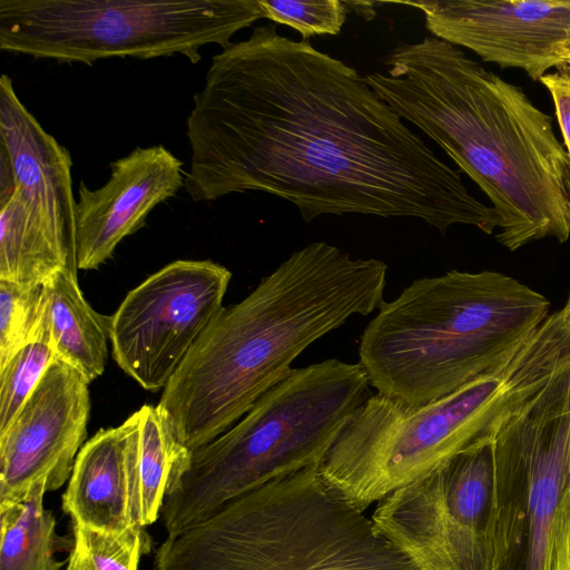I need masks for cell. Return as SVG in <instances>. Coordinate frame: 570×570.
I'll list each match as a JSON object with an SVG mask.
<instances>
[{
	"label": "cell",
	"instance_id": "obj_13",
	"mask_svg": "<svg viewBox=\"0 0 570 570\" xmlns=\"http://www.w3.org/2000/svg\"><path fill=\"white\" fill-rule=\"evenodd\" d=\"M420 9L432 36L483 61L520 68L540 81L570 49V0H432Z\"/></svg>",
	"mask_w": 570,
	"mask_h": 570
},
{
	"label": "cell",
	"instance_id": "obj_5",
	"mask_svg": "<svg viewBox=\"0 0 570 570\" xmlns=\"http://www.w3.org/2000/svg\"><path fill=\"white\" fill-rule=\"evenodd\" d=\"M153 570L420 569L309 466L167 535Z\"/></svg>",
	"mask_w": 570,
	"mask_h": 570
},
{
	"label": "cell",
	"instance_id": "obj_7",
	"mask_svg": "<svg viewBox=\"0 0 570 570\" xmlns=\"http://www.w3.org/2000/svg\"><path fill=\"white\" fill-rule=\"evenodd\" d=\"M537 362L517 351L455 392L425 404L371 394L318 465L324 482L364 511L498 431L542 389Z\"/></svg>",
	"mask_w": 570,
	"mask_h": 570
},
{
	"label": "cell",
	"instance_id": "obj_8",
	"mask_svg": "<svg viewBox=\"0 0 570 570\" xmlns=\"http://www.w3.org/2000/svg\"><path fill=\"white\" fill-rule=\"evenodd\" d=\"M263 19L258 0H0V49L91 66L109 58L226 49L235 33Z\"/></svg>",
	"mask_w": 570,
	"mask_h": 570
},
{
	"label": "cell",
	"instance_id": "obj_9",
	"mask_svg": "<svg viewBox=\"0 0 570 570\" xmlns=\"http://www.w3.org/2000/svg\"><path fill=\"white\" fill-rule=\"evenodd\" d=\"M490 570H546L570 485V368L495 434Z\"/></svg>",
	"mask_w": 570,
	"mask_h": 570
},
{
	"label": "cell",
	"instance_id": "obj_6",
	"mask_svg": "<svg viewBox=\"0 0 570 570\" xmlns=\"http://www.w3.org/2000/svg\"><path fill=\"white\" fill-rule=\"evenodd\" d=\"M360 363L336 358L292 368L226 432L173 472L160 518L167 535L273 480L318 466L371 395Z\"/></svg>",
	"mask_w": 570,
	"mask_h": 570
},
{
	"label": "cell",
	"instance_id": "obj_24",
	"mask_svg": "<svg viewBox=\"0 0 570 570\" xmlns=\"http://www.w3.org/2000/svg\"><path fill=\"white\" fill-rule=\"evenodd\" d=\"M540 82L551 95L564 146L570 156V66L563 65L554 72L546 73Z\"/></svg>",
	"mask_w": 570,
	"mask_h": 570
},
{
	"label": "cell",
	"instance_id": "obj_2",
	"mask_svg": "<svg viewBox=\"0 0 570 570\" xmlns=\"http://www.w3.org/2000/svg\"><path fill=\"white\" fill-rule=\"evenodd\" d=\"M364 76L488 196L510 250L570 237V156L524 91L434 36L400 43Z\"/></svg>",
	"mask_w": 570,
	"mask_h": 570
},
{
	"label": "cell",
	"instance_id": "obj_14",
	"mask_svg": "<svg viewBox=\"0 0 570 570\" xmlns=\"http://www.w3.org/2000/svg\"><path fill=\"white\" fill-rule=\"evenodd\" d=\"M105 185L78 188L75 266L97 269L159 204L185 186L183 161L163 145L136 147L110 163Z\"/></svg>",
	"mask_w": 570,
	"mask_h": 570
},
{
	"label": "cell",
	"instance_id": "obj_4",
	"mask_svg": "<svg viewBox=\"0 0 570 570\" xmlns=\"http://www.w3.org/2000/svg\"><path fill=\"white\" fill-rule=\"evenodd\" d=\"M549 314L544 295L500 272L419 278L381 303L358 363L379 393L430 403L505 360Z\"/></svg>",
	"mask_w": 570,
	"mask_h": 570
},
{
	"label": "cell",
	"instance_id": "obj_11",
	"mask_svg": "<svg viewBox=\"0 0 570 570\" xmlns=\"http://www.w3.org/2000/svg\"><path fill=\"white\" fill-rule=\"evenodd\" d=\"M230 279L208 259L174 261L150 275L110 316L115 362L142 389L164 390L224 307Z\"/></svg>",
	"mask_w": 570,
	"mask_h": 570
},
{
	"label": "cell",
	"instance_id": "obj_23",
	"mask_svg": "<svg viewBox=\"0 0 570 570\" xmlns=\"http://www.w3.org/2000/svg\"><path fill=\"white\" fill-rule=\"evenodd\" d=\"M263 19L286 24L298 31L303 40L309 37L341 32L347 8L340 0H258Z\"/></svg>",
	"mask_w": 570,
	"mask_h": 570
},
{
	"label": "cell",
	"instance_id": "obj_10",
	"mask_svg": "<svg viewBox=\"0 0 570 570\" xmlns=\"http://www.w3.org/2000/svg\"><path fill=\"white\" fill-rule=\"evenodd\" d=\"M493 440L461 451L376 503V531L420 570H490Z\"/></svg>",
	"mask_w": 570,
	"mask_h": 570
},
{
	"label": "cell",
	"instance_id": "obj_15",
	"mask_svg": "<svg viewBox=\"0 0 570 570\" xmlns=\"http://www.w3.org/2000/svg\"><path fill=\"white\" fill-rule=\"evenodd\" d=\"M138 415L99 430L80 449L61 508L72 523L119 533L141 527L138 481Z\"/></svg>",
	"mask_w": 570,
	"mask_h": 570
},
{
	"label": "cell",
	"instance_id": "obj_20",
	"mask_svg": "<svg viewBox=\"0 0 570 570\" xmlns=\"http://www.w3.org/2000/svg\"><path fill=\"white\" fill-rule=\"evenodd\" d=\"M55 358L42 316L32 340L0 366V434L9 428Z\"/></svg>",
	"mask_w": 570,
	"mask_h": 570
},
{
	"label": "cell",
	"instance_id": "obj_19",
	"mask_svg": "<svg viewBox=\"0 0 570 570\" xmlns=\"http://www.w3.org/2000/svg\"><path fill=\"white\" fill-rule=\"evenodd\" d=\"M138 415L137 481L140 524L159 517L175 468L191 452L179 440L173 422L158 405H144Z\"/></svg>",
	"mask_w": 570,
	"mask_h": 570
},
{
	"label": "cell",
	"instance_id": "obj_22",
	"mask_svg": "<svg viewBox=\"0 0 570 570\" xmlns=\"http://www.w3.org/2000/svg\"><path fill=\"white\" fill-rule=\"evenodd\" d=\"M72 530L85 570H138L140 556L149 548V538L141 527L114 533L72 523Z\"/></svg>",
	"mask_w": 570,
	"mask_h": 570
},
{
	"label": "cell",
	"instance_id": "obj_25",
	"mask_svg": "<svg viewBox=\"0 0 570 570\" xmlns=\"http://www.w3.org/2000/svg\"><path fill=\"white\" fill-rule=\"evenodd\" d=\"M546 570H570V485L557 515Z\"/></svg>",
	"mask_w": 570,
	"mask_h": 570
},
{
	"label": "cell",
	"instance_id": "obj_12",
	"mask_svg": "<svg viewBox=\"0 0 570 570\" xmlns=\"http://www.w3.org/2000/svg\"><path fill=\"white\" fill-rule=\"evenodd\" d=\"M89 382L55 358L39 384L0 434V507L22 500L46 480L56 491L69 481L86 443Z\"/></svg>",
	"mask_w": 570,
	"mask_h": 570
},
{
	"label": "cell",
	"instance_id": "obj_1",
	"mask_svg": "<svg viewBox=\"0 0 570 570\" xmlns=\"http://www.w3.org/2000/svg\"><path fill=\"white\" fill-rule=\"evenodd\" d=\"M186 135L195 202L257 190L292 203L306 223L412 217L442 235L456 224L488 235L500 226L356 69L275 24L212 58Z\"/></svg>",
	"mask_w": 570,
	"mask_h": 570
},
{
	"label": "cell",
	"instance_id": "obj_18",
	"mask_svg": "<svg viewBox=\"0 0 570 570\" xmlns=\"http://www.w3.org/2000/svg\"><path fill=\"white\" fill-rule=\"evenodd\" d=\"M47 482L35 483L27 495L0 507V570H60L59 551H71L75 538L60 537L56 518L43 505Z\"/></svg>",
	"mask_w": 570,
	"mask_h": 570
},
{
	"label": "cell",
	"instance_id": "obj_16",
	"mask_svg": "<svg viewBox=\"0 0 570 570\" xmlns=\"http://www.w3.org/2000/svg\"><path fill=\"white\" fill-rule=\"evenodd\" d=\"M69 266L76 268L72 232L16 186L0 200V279L40 286Z\"/></svg>",
	"mask_w": 570,
	"mask_h": 570
},
{
	"label": "cell",
	"instance_id": "obj_17",
	"mask_svg": "<svg viewBox=\"0 0 570 570\" xmlns=\"http://www.w3.org/2000/svg\"><path fill=\"white\" fill-rule=\"evenodd\" d=\"M42 298L55 357L91 383L105 371L110 316L99 314L87 302L72 266L57 272L42 284Z\"/></svg>",
	"mask_w": 570,
	"mask_h": 570
},
{
	"label": "cell",
	"instance_id": "obj_3",
	"mask_svg": "<svg viewBox=\"0 0 570 570\" xmlns=\"http://www.w3.org/2000/svg\"><path fill=\"white\" fill-rule=\"evenodd\" d=\"M387 264L325 242L294 252L240 302L223 307L157 404L194 451L232 428L311 344L379 309Z\"/></svg>",
	"mask_w": 570,
	"mask_h": 570
},
{
	"label": "cell",
	"instance_id": "obj_21",
	"mask_svg": "<svg viewBox=\"0 0 570 570\" xmlns=\"http://www.w3.org/2000/svg\"><path fill=\"white\" fill-rule=\"evenodd\" d=\"M42 316V285L0 279V366L32 340Z\"/></svg>",
	"mask_w": 570,
	"mask_h": 570
},
{
	"label": "cell",
	"instance_id": "obj_27",
	"mask_svg": "<svg viewBox=\"0 0 570 570\" xmlns=\"http://www.w3.org/2000/svg\"><path fill=\"white\" fill-rule=\"evenodd\" d=\"M562 63L570 66V49L564 50L562 55Z\"/></svg>",
	"mask_w": 570,
	"mask_h": 570
},
{
	"label": "cell",
	"instance_id": "obj_26",
	"mask_svg": "<svg viewBox=\"0 0 570 570\" xmlns=\"http://www.w3.org/2000/svg\"><path fill=\"white\" fill-rule=\"evenodd\" d=\"M65 570H85L82 553L78 546L70 551Z\"/></svg>",
	"mask_w": 570,
	"mask_h": 570
}]
</instances>
